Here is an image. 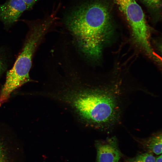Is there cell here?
Instances as JSON below:
<instances>
[{
    "mask_svg": "<svg viewBox=\"0 0 162 162\" xmlns=\"http://www.w3.org/2000/svg\"><path fill=\"white\" fill-rule=\"evenodd\" d=\"M65 24L82 52L91 58L99 57L112 28L109 10L101 0L87 1L67 15Z\"/></svg>",
    "mask_w": 162,
    "mask_h": 162,
    "instance_id": "1",
    "label": "cell"
},
{
    "mask_svg": "<svg viewBox=\"0 0 162 162\" xmlns=\"http://www.w3.org/2000/svg\"><path fill=\"white\" fill-rule=\"evenodd\" d=\"M54 16L42 20H22L28 30L23 44L12 68L7 73L1 90L2 96H7L14 90L31 81L29 72L37 48L52 25Z\"/></svg>",
    "mask_w": 162,
    "mask_h": 162,
    "instance_id": "2",
    "label": "cell"
},
{
    "mask_svg": "<svg viewBox=\"0 0 162 162\" xmlns=\"http://www.w3.org/2000/svg\"><path fill=\"white\" fill-rule=\"evenodd\" d=\"M115 94L107 90L81 91L74 95L72 103L86 120L108 127L116 122L119 116V101Z\"/></svg>",
    "mask_w": 162,
    "mask_h": 162,
    "instance_id": "3",
    "label": "cell"
},
{
    "mask_svg": "<svg viewBox=\"0 0 162 162\" xmlns=\"http://www.w3.org/2000/svg\"><path fill=\"white\" fill-rule=\"evenodd\" d=\"M130 25L134 39L150 56L158 60L148 40L149 29L141 7L135 0H113Z\"/></svg>",
    "mask_w": 162,
    "mask_h": 162,
    "instance_id": "4",
    "label": "cell"
},
{
    "mask_svg": "<svg viewBox=\"0 0 162 162\" xmlns=\"http://www.w3.org/2000/svg\"><path fill=\"white\" fill-rule=\"evenodd\" d=\"M26 10L27 7L23 0H8L0 4V20L4 28H10Z\"/></svg>",
    "mask_w": 162,
    "mask_h": 162,
    "instance_id": "5",
    "label": "cell"
},
{
    "mask_svg": "<svg viewBox=\"0 0 162 162\" xmlns=\"http://www.w3.org/2000/svg\"><path fill=\"white\" fill-rule=\"evenodd\" d=\"M96 162H118L122 156L115 137L107 138L96 144Z\"/></svg>",
    "mask_w": 162,
    "mask_h": 162,
    "instance_id": "6",
    "label": "cell"
},
{
    "mask_svg": "<svg viewBox=\"0 0 162 162\" xmlns=\"http://www.w3.org/2000/svg\"><path fill=\"white\" fill-rule=\"evenodd\" d=\"M7 128L0 124V162H13L11 154L16 137Z\"/></svg>",
    "mask_w": 162,
    "mask_h": 162,
    "instance_id": "7",
    "label": "cell"
},
{
    "mask_svg": "<svg viewBox=\"0 0 162 162\" xmlns=\"http://www.w3.org/2000/svg\"><path fill=\"white\" fill-rule=\"evenodd\" d=\"M162 134L158 133L142 141L143 147L148 152L159 155L162 153Z\"/></svg>",
    "mask_w": 162,
    "mask_h": 162,
    "instance_id": "8",
    "label": "cell"
},
{
    "mask_svg": "<svg viewBox=\"0 0 162 162\" xmlns=\"http://www.w3.org/2000/svg\"><path fill=\"white\" fill-rule=\"evenodd\" d=\"M155 158L152 154L146 152L129 158L125 162H155Z\"/></svg>",
    "mask_w": 162,
    "mask_h": 162,
    "instance_id": "9",
    "label": "cell"
},
{
    "mask_svg": "<svg viewBox=\"0 0 162 162\" xmlns=\"http://www.w3.org/2000/svg\"><path fill=\"white\" fill-rule=\"evenodd\" d=\"M8 58V56L6 51L0 48V79L7 68Z\"/></svg>",
    "mask_w": 162,
    "mask_h": 162,
    "instance_id": "10",
    "label": "cell"
},
{
    "mask_svg": "<svg viewBox=\"0 0 162 162\" xmlns=\"http://www.w3.org/2000/svg\"><path fill=\"white\" fill-rule=\"evenodd\" d=\"M141 0L148 6L152 8H159L161 5V0Z\"/></svg>",
    "mask_w": 162,
    "mask_h": 162,
    "instance_id": "11",
    "label": "cell"
},
{
    "mask_svg": "<svg viewBox=\"0 0 162 162\" xmlns=\"http://www.w3.org/2000/svg\"><path fill=\"white\" fill-rule=\"evenodd\" d=\"M38 0H23L25 3L27 7V10H30L31 9Z\"/></svg>",
    "mask_w": 162,
    "mask_h": 162,
    "instance_id": "12",
    "label": "cell"
},
{
    "mask_svg": "<svg viewBox=\"0 0 162 162\" xmlns=\"http://www.w3.org/2000/svg\"><path fill=\"white\" fill-rule=\"evenodd\" d=\"M155 162H162V154L159 155L158 156L155 158Z\"/></svg>",
    "mask_w": 162,
    "mask_h": 162,
    "instance_id": "13",
    "label": "cell"
}]
</instances>
